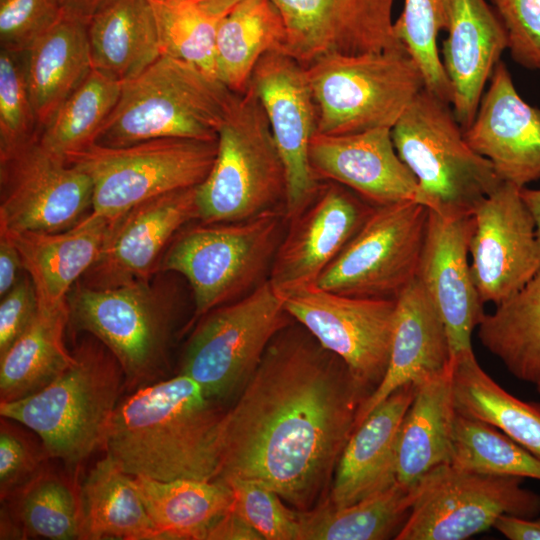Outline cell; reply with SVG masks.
<instances>
[{
    "mask_svg": "<svg viewBox=\"0 0 540 540\" xmlns=\"http://www.w3.org/2000/svg\"><path fill=\"white\" fill-rule=\"evenodd\" d=\"M326 135L390 128L424 88L405 47L363 54H330L304 67Z\"/></svg>",
    "mask_w": 540,
    "mask_h": 540,
    "instance_id": "obj_8",
    "label": "cell"
},
{
    "mask_svg": "<svg viewBox=\"0 0 540 540\" xmlns=\"http://www.w3.org/2000/svg\"><path fill=\"white\" fill-rule=\"evenodd\" d=\"M122 84L93 68L40 130L39 143L63 159L94 143L119 99Z\"/></svg>",
    "mask_w": 540,
    "mask_h": 540,
    "instance_id": "obj_39",
    "label": "cell"
},
{
    "mask_svg": "<svg viewBox=\"0 0 540 540\" xmlns=\"http://www.w3.org/2000/svg\"><path fill=\"white\" fill-rule=\"evenodd\" d=\"M69 325L98 339L117 359L125 389L161 380L175 322L174 302L148 281L113 287L78 284L67 296Z\"/></svg>",
    "mask_w": 540,
    "mask_h": 540,
    "instance_id": "obj_9",
    "label": "cell"
},
{
    "mask_svg": "<svg viewBox=\"0 0 540 540\" xmlns=\"http://www.w3.org/2000/svg\"><path fill=\"white\" fill-rule=\"evenodd\" d=\"M111 221L91 212L62 231L0 233L8 235L18 249L38 305L52 307L67 301L74 283L97 260Z\"/></svg>",
    "mask_w": 540,
    "mask_h": 540,
    "instance_id": "obj_27",
    "label": "cell"
},
{
    "mask_svg": "<svg viewBox=\"0 0 540 540\" xmlns=\"http://www.w3.org/2000/svg\"><path fill=\"white\" fill-rule=\"evenodd\" d=\"M1 511L14 521L22 539H81L80 486L49 463L1 501Z\"/></svg>",
    "mask_w": 540,
    "mask_h": 540,
    "instance_id": "obj_38",
    "label": "cell"
},
{
    "mask_svg": "<svg viewBox=\"0 0 540 540\" xmlns=\"http://www.w3.org/2000/svg\"><path fill=\"white\" fill-rule=\"evenodd\" d=\"M237 94L196 66L161 55L123 82L94 143L118 147L156 138L217 140Z\"/></svg>",
    "mask_w": 540,
    "mask_h": 540,
    "instance_id": "obj_4",
    "label": "cell"
},
{
    "mask_svg": "<svg viewBox=\"0 0 540 540\" xmlns=\"http://www.w3.org/2000/svg\"><path fill=\"white\" fill-rule=\"evenodd\" d=\"M482 345L517 379L540 383V269L478 325Z\"/></svg>",
    "mask_w": 540,
    "mask_h": 540,
    "instance_id": "obj_37",
    "label": "cell"
},
{
    "mask_svg": "<svg viewBox=\"0 0 540 540\" xmlns=\"http://www.w3.org/2000/svg\"><path fill=\"white\" fill-rule=\"evenodd\" d=\"M286 30L282 52L303 67L330 54L404 47L394 31L396 0H271Z\"/></svg>",
    "mask_w": 540,
    "mask_h": 540,
    "instance_id": "obj_19",
    "label": "cell"
},
{
    "mask_svg": "<svg viewBox=\"0 0 540 540\" xmlns=\"http://www.w3.org/2000/svg\"><path fill=\"white\" fill-rule=\"evenodd\" d=\"M448 21V0H404L394 31L419 67L424 87L451 105L452 88L437 47Z\"/></svg>",
    "mask_w": 540,
    "mask_h": 540,
    "instance_id": "obj_42",
    "label": "cell"
},
{
    "mask_svg": "<svg viewBox=\"0 0 540 540\" xmlns=\"http://www.w3.org/2000/svg\"><path fill=\"white\" fill-rule=\"evenodd\" d=\"M293 322L268 280L204 315L187 342L178 373L223 404L237 396L274 337Z\"/></svg>",
    "mask_w": 540,
    "mask_h": 540,
    "instance_id": "obj_11",
    "label": "cell"
},
{
    "mask_svg": "<svg viewBox=\"0 0 540 540\" xmlns=\"http://www.w3.org/2000/svg\"><path fill=\"white\" fill-rule=\"evenodd\" d=\"M520 189L503 182L473 213L470 268L483 303L499 305L540 269L535 222Z\"/></svg>",
    "mask_w": 540,
    "mask_h": 540,
    "instance_id": "obj_18",
    "label": "cell"
},
{
    "mask_svg": "<svg viewBox=\"0 0 540 540\" xmlns=\"http://www.w3.org/2000/svg\"><path fill=\"white\" fill-rule=\"evenodd\" d=\"M225 412L222 403L178 373L120 399L104 450L132 476L216 480Z\"/></svg>",
    "mask_w": 540,
    "mask_h": 540,
    "instance_id": "obj_2",
    "label": "cell"
},
{
    "mask_svg": "<svg viewBox=\"0 0 540 540\" xmlns=\"http://www.w3.org/2000/svg\"><path fill=\"white\" fill-rule=\"evenodd\" d=\"M452 364L419 384L401 423L397 445V481L415 486L436 467L450 463L456 409Z\"/></svg>",
    "mask_w": 540,
    "mask_h": 540,
    "instance_id": "obj_28",
    "label": "cell"
},
{
    "mask_svg": "<svg viewBox=\"0 0 540 540\" xmlns=\"http://www.w3.org/2000/svg\"><path fill=\"white\" fill-rule=\"evenodd\" d=\"M520 194L534 219L536 239L540 250V189L534 190L523 187L520 189Z\"/></svg>",
    "mask_w": 540,
    "mask_h": 540,
    "instance_id": "obj_53",
    "label": "cell"
},
{
    "mask_svg": "<svg viewBox=\"0 0 540 540\" xmlns=\"http://www.w3.org/2000/svg\"><path fill=\"white\" fill-rule=\"evenodd\" d=\"M452 361L442 318L417 277L396 300L389 363L382 381L363 403L355 429L395 390L443 372Z\"/></svg>",
    "mask_w": 540,
    "mask_h": 540,
    "instance_id": "obj_26",
    "label": "cell"
},
{
    "mask_svg": "<svg viewBox=\"0 0 540 540\" xmlns=\"http://www.w3.org/2000/svg\"><path fill=\"white\" fill-rule=\"evenodd\" d=\"M233 493V509L262 540H299L298 510L284 504L273 490L256 481L220 480Z\"/></svg>",
    "mask_w": 540,
    "mask_h": 540,
    "instance_id": "obj_44",
    "label": "cell"
},
{
    "mask_svg": "<svg viewBox=\"0 0 540 540\" xmlns=\"http://www.w3.org/2000/svg\"><path fill=\"white\" fill-rule=\"evenodd\" d=\"M151 2L162 55L186 61L218 79L216 38L221 18L207 14L193 0Z\"/></svg>",
    "mask_w": 540,
    "mask_h": 540,
    "instance_id": "obj_41",
    "label": "cell"
},
{
    "mask_svg": "<svg viewBox=\"0 0 540 540\" xmlns=\"http://www.w3.org/2000/svg\"><path fill=\"white\" fill-rule=\"evenodd\" d=\"M88 40L93 68L120 82L162 55L151 0H113L89 21Z\"/></svg>",
    "mask_w": 540,
    "mask_h": 540,
    "instance_id": "obj_30",
    "label": "cell"
},
{
    "mask_svg": "<svg viewBox=\"0 0 540 540\" xmlns=\"http://www.w3.org/2000/svg\"><path fill=\"white\" fill-rule=\"evenodd\" d=\"M80 540H160L133 476L105 455L80 485Z\"/></svg>",
    "mask_w": 540,
    "mask_h": 540,
    "instance_id": "obj_32",
    "label": "cell"
},
{
    "mask_svg": "<svg viewBox=\"0 0 540 540\" xmlns=\"http://www.w3.org/2000/svg\"><path fill=\"white\" fill-rule=\"evenodd\" d=\"M74 362L41 390L0 402V415L32 430L51 459L75 473L95 452L104 450L113 413L125 389L124 372L95 337L83 340Z\"/></svg>",
    "mask_w": 540,
    "mask_h": 540,
    "instance_id": "obj_3",
    "label": "cell"
},
{
    "mask_svg": "<svg viewBox=\"0 0 540 540\" xmlns=\"http://www.w3.org/2000/svg\"><path fill=\"white\" fill-rule=\"evenodd\" d=\"M371 393L294 321L226 408L216 480L256 481L298 511L318 506Z\"/></svg>",
    "mask_w": 540,
    "mask_h": 540,
    "instance_id": "obj_1",
    "label": "cell"
},
{
    "mask_svg": "<svg viewBox=\"0 0 540 540\" xmlns=\"http://www.w3.org/2000/svg\"><path fill=\"white\" fill-rule=\"evenodd\" d=\"M250 83L268 118L284 165V212L289 219L309 203L320 185L309 161L310 143L317 132L316 104L305 68L280 50L261 57Z\"/></svg>",
    "mask_w": 540,
    "mask_h": 540,
    "instance_id": "obj_17",
    "label": "cell"
},
{
    "mask_svg": "<svg viewBox=\"0 0 540 540\" xmlns=\"http://www.w3.org/2000/svg\"><path fill=\"white\" fill-rule=\"evenodd\" d=\"M429 209L413 200L375 206L317 281L323 289L397 300L418 277Z\"/></svg>",
    "mask_w": 540,
    "mask_h": 540,
    "instance_id": "obj_12",
    "label": "cell"
},
{
    "mask_svg": "<svg viewBox=\"0 0 540 540\" xmlns=\"http://www.w3.org/2000/svg\"><path fill=\"white\" fill-rule=\"evenodd\" d=\"M133 480L160 540H207L233 507L232 490L220 480Z\"/></svg>",
    "mask_w": 540,
    "mask_h": 540,
    "instance_id": "obj_31",
    "label": "cell"
},
{
    "mask_svg": "<svg viewBox=\"0 0 540 540\" xmlns=\"http://www.w3.org/2000/svg\"><path fill=\"white\" fill-rule=\"evenodd\" d=\"M456 412L488 423L540 458V403L523 401L502 388L472 351L453 358Z\"/></svg>",
    "mask_w": 540,
    "mask_h": 540,
    "instance_id": "obj_34",
    "label": "cell"
},
{
    "mask_svg": "<svg viewBox=\"0 0 540 540\" xmlns=\"http://www.w3.org/2000/svg\"><path fill=\"white\" fill-rule=\"evenodd\" d=\"M42 440L23 424L0 418V499L6 500L50 460Z\"/></svg>",
    "mask_w": 540,
    "mask_h": 540,
    "instance_id": "obj_45",
    "label": "cell"
},
{
    "mask_svg": "<svg viewBox=\"0 0 540 540\" xmlns=\"http://www.w3.org/2000/svg\"><path fill=\"white\" fill-rule=\"evenodd\" d=\"M540 512V495L523 478L493 476L440 465L417 484V497L397 540H463L493 527L503 514Z\"/></svg>",
    "mask_w": 540,
    "mask_h": 540,
    "instance_id": "obj_13",
    "label": "cell"
},
{
    "mask_svg": "<svg viewBox=\"0 0 540 540\" xmlns=\"http://www.w3.org/2000/svg\"><path fill=\"white\" fill-rule=\"evenodd\" d=\"M286 38L280 12L271 0H243L219 22L216 38L218 79L243 93L263 55L282 51Z\"/></svg>",
    "mask_w": 540,
    "mask_h": 540,
    "instance_id": "obj_36",
    "label": "cell"
},
{
    "mask_svg": "<svg viewBox=\"0 0 540 540\" xmlns=\"http://www.w3.org/2000/svg\"><path fill=\"white\" fill-rule=\"evenodd\" d=\"M417 384L408 383L378 404L354 430L338 461L327 498L333 507L354 504L397 482V445Z\"/></svg>",
    "mask_w": 540,
    "mask_h": 540,
    "instance_id": "obj_25",
    "label": "cell"
},
{
    "mask_svg": "<svg viewBox=\"0 0 540 540\" xmlns=\"http://www.w3.org/2000/svg\"><path fill=\"white\" fill-rule=\"evenodd\" d=\"M463 133L503 182L523 188L540 179V108L518 94L504 62L494 68L476 116Z\"/></svg>",
    "mask_w": 540,
    "mask_h": 540,
    "instance_id": "obj_22",
    "label": "cell"
},
{
    "mask_svg": "<svg viewBox=\"0 0 540 540\" xmlns=\"http://www.w3.org/2000/svg\"><path fill=\"white\" fill-rule=\"evenodd\" d=\"M207 540H262V538L232 507L213 526Z\"/></svg>",
    "mask_w": 540,
    "mask_h": 540,
    "instance_id": "obj_50",
    "label": "cell"
},
{
    "mask_svg": "<svg viewBox=\"0 0 540 540\" xmlns=\"http://www.w3.org/2000/svg\"><path fill=\"white\" fill-rule=\"evenodd\" d=\"M113 0H59L62 13L89 23L91 18Z\"/></svg>",
    "mask_w": 540,
    "mask_h": 540,
    "instance_id": "obj_52",
    "label": "cell"
},
{
    "mask_svg": "<svg viewBox=\"0 0 540 540\" xmlns=\"http://www.w3.org/2000/svg\"><path fill=\"white\" fill-rule=\"evenodd\" d=\"M207 14L222 18L243 0H193Z\"/></svg>",
    "mask_w": 540,
    "mask_h": 540,
    "instance_id": "obj_54",
    "label": "cell"
},
{
    "mask_svg": "<svg viewBox=\"0 0 540 540\" xmlns=\"http://www.w3.org/2000/svg\"><path fill=\"white\" fill-rule=\"evenodd\" d=\"M450 106L424 87L392 127V141L417 180L418 203L445 217L473 215L503 181L467 143Z\"/></svg>",
    "mask_w": 540,
    "mask_h": 540,
    "instance_id": "obj_5",
    "label": "cell"
},
{
    "mask_svg": "<svg viewBox=\"0 0 540 540\" xmlns=\"http://www.w3.org/2000/svg\"><path fill=\"white\" fill-rule=\"evenodd\" d=\"M38 121L28 92L24 53L0 50V156L38 139Z\"/></svg>",
    "mask_w": 540,
    "mask_h": 540,
    "instance_id": "obj_43",
    "label": "cell"
},
{
    "mask_svg": "<svg viewBox=\"0 0 540 540\" xmlns=\"http://www.w3.org/2000/svg\"><path fill=\"white\" fill-rule=\"evenodd\" d=\"M536 386H537V390H538V392L540 394V383H538Z\"/></svg>",
    "mask_w": 540,
    "mask_h": 540,
    "instance_id": "obj_55",
    "label": "cell"
},
{
    "mask_svg": "<svg viewBox=\"0 0 540 540\" xmlns=\"http://www.w3.org/2000/svg\"><path fill=\"white\" fill-rule=\"evenodd\" d=\"M375 205L336 182H320L309 203L287 219L269 282L281 295L317 284Z\"/></svg>",
    "mask_w": 540,
    "mask_h": 540,
    "instance_id": "obj_16",
    "label": "cell"
},
{
    "mask_svg": "<svg viewBox=\"0 0 540 540\" xmlns=\"http://www.w3.org/2000/svg\"><path fill=\"white\" fill-rule=\"evenodd\" d=\"M216 153L217 140L156 138L118 147L92 143L65 160L91 179V212L114 220L145 200L200 185Z\"/></svg>",
    "mask_w": 540,
    "mask_h": 540,
    "instance_id": "obj_10",
    "label": "cell"
},
{
    "mask_svg": "<svg viewBox=\"0 0 540 540\" xmlns=\"http://www.w3.org/2000/svg\"><path fill=\"white\" fill-rule=\"evenodd\" d=\"M473 215L445 217L429 210L418 279L444 323L452 359L472 351V333L485 313L468 262Z\"/></svg>",
    "mask_w": 540,
    "mask_h": 540,
    "instance_id": "obj_21",
    "label": "cell"
},
{
    "mask_svg": "<svg viewBox=\"0 0 540 540\" xmlns=\"http://www.w3.org/2000/svg\"><path fill=\"white\" fill-rule=\"evenodd\" d=\"M309 161L317 181L341 184L375 206L418 202L417 180L398 156L390 128L341 135L316 133Z\"/></svg>",
    "mask_w": 540,
    "mask_h": 540,
    "instance_id": "obj_23",
    "label": "cell"
},
{
    "mask_svg": "<svg viewBox=\"0 0 540 540\" xmlns=\"http://www.w3.org/2000/svg\"><path fill=\"white\" fill-rule=\"evenodd\" d=\"M487 1L505 28L513 60L540 71V0Z\"/></svg>",
    "mask_w": 540,
    "mask_h": 540,
    "instance_id": "obj_47",
    "label": "cell"
},
{
    "mask_svg": "<svg viewBox=\"0 0 540 540\" xmlns=\"http://www.w3.org/2000/svg\"><path fill=\"white\" fill-rule=\"evenodd\" d=\"M68 302L38 311L15 343L0 356V402L29 396L50 384L74 362L65 346Z\"/></svg>",
    "mask_w": 540,
    "mask_h": 540,
    "instance_id": "obj_33",
    "label": "cell"
},
{
    "mask_svg": "<svg viewBox=\"0 0 540 540\" xmlns=\"http://www.w3.org/2000/svg\"><path fill=\"white\" fill-rule=\"evenodd\" d=\"M38 311V298L31 278L23 276L0 303V356L26 331Z\"/></svg>",
    "mask_w": 540,
    "mask_h": 540,
    "instance_id": "obj_48",
    "label": "cell"
},
{
    "mask_svg": "<svg viewBox=\"0 0 540 540\" xmlns=\"http://www.w3.org/2000/svg\"><path fill=\"white\" fill-rule=\"evenodd\" d=\"M284 165L268 118L251 85L234 102L218 131L217 153L197 186L198 221L224 223L283 208Z\"/></svg>",
    "mask_w": 540,
    "mask_h": 540,
    "instance_id": "obj_6",
    "label": "cell"
},
{
    "mask_svg": "<svg viewBox=\"0 0 540 540\" xmlns=\"http://www.w3.org/2000/svg\"><path fill=\"white\" fill-rule=\"evenodd\" d=\"M282 297L293 320L373 392L389 363L396 300L343 295L317 284Z\"/></svg>",
    "mask_w": 540,
    "mask_h": 540,
    "instance_id": "obj_14",
    "label": "cell"
},
{
    "mask_svg": "<svg viewBox=\"0 0 540 540\" xmlns=\"http://www.w3.org/2000/svg\"><path fill=\"white\" fill-rule=\"evenodd\" d=\"M450 464L480 474L540 480V458L496 427L456 412Z\"/></svg>",
    "mask_w": 540,
    "mask_h": 540,
    "instance_id": "obj_40",
    "label": "cell"
},
{
    "mask_svg": "<svg viewBox=\"0 0 540 540\" xmlns=\"http://www.w3.org/2000/svg\"><path fill=\"white\" fill-rule=\"evenodd\" d=\"M493 527L510 540H540V518L503 514Z\"/></svg>",
    "mask_w": 540,
    "mask_h": 540,
    "instance_id": "obj_51",
    "label": "cell"
},
{
    "mask_svg": "<svg viewBox=\"0 0 540 540\" xmlns=\"http://www.w3.org/2000/svg\"><path fill=\"white\" fill-rule=\"evenodd\" d=\"M24 58L28 92L41 130L93 69L88 24L62 14Z\"/></svg>",
    "mask_w": 540,
    "mask_h": 540,
    "instance_id": "obj_29",
    "label": "cell"
},
{
    "mask_svg": "<svg viewBox=\"0 0 540 540\" xmlns=\"http://www.w3.org/2000/svg\"><path fill=\"white\" fill-rule=\"evenodd\" d=\"M62 14L59 0H0L1 49L27 52Z\"/></svg>",
    "mask_w": 540,
    "mask_h": 540,
    "instance_id": "obj_46",
    "label": "cell"
},
{
    "mask_svg": "<svg viewBox=\"0 0 540 540\" xmlns=\"http://www.w3.org/2000/svg\"><path fill=\"white\" fill-rule=\"evenodd\" d=\"M197 186L145 200L111 221L85 285L113 287L148 281L165 247L188 222L198 220Z\"/></svg>",
    "mask_w": 540,
    "mask_h": 540,
    "instance_id": "obj_20",
    "label": "cell"
},
{
    "mask_svg": "<svg viewBox=\"0 0 540 540\" xmlns=\"http://www.w3.org/2000/svg\"><path fill=\"white\" fill-rule=\"evenodd\" d=\"M417 484L392 486L354 504L333 507L327 499L298 511L299 540H382L394 538L409 517Z\"/></svg>",
    "mask_w": 540,
    "mask_h": 540,
    "instance_id": "obj_35",
    "label": "cell"
},
{
    "mask_svg": "<svg viewBox=\"0 0 540 540\" xmlns=\"http://www.w3.org/2000/svg\"><path fill=\"white\" fill-rule=\"evenodd\" d=\"M442 63L452 88L451 107L463 130L473 122L485 86L508 49L505 28L487 0H448Z\"/></svg>",
    "mask_w": 540,
    "mask_h": 540,
    "instance_id": "obj_24",
    "label": "cell"
},
{
    "mask_svg": "<svg viewBox=\"0 0 540 540\" xmlns=\"http://www.w3.org/2000/svg\"><path fill=\"white\" fill-rule=\"evenodd\" d=\"M21 256L13 241L0 233V296L6 295L23 277Z\"/></svg>",
    "mask_w": 540,
    "mask_h": 540,
    "instance_id": "obj_49",
    "label": "cell"
},
{
    "mask_svg": "<svg viewBox=\"0 0 540 540\" xmlns=\"http://www.w3.org/2000/svg\"><path fill=\"white\" fill-rule=\"evenodd\" d=\"M286 224L283 208L241 221L201 223L176 235L161 269L188 281L195 317L204 316L269 280Z\"/></svg>",
    "mask_w": 540,
    "mask_h": 540,
    "instance_id": "obj_7",
    "label": "cell"
},
{
    "mask_svg": "<svg viewBox=\"0 0 540 540\" xmlns=\"http://www.w3.org/2000/svg\"><path fill=\"white\" fill-rule=\"evenodd\" d=\"M0 232H57L92 208V182L37 140L0 156Z\"/></svg>",
    "mask_w": 540,
    "mask_h": 540,
    "instance_id": "obj_15",
    "label": "cell"
}]
</instances>
